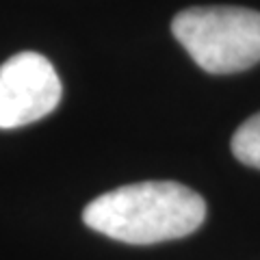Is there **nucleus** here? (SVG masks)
Segmentation results:
<instances>
[{
    "label": "nucleus",
    "instance_id": "obj_3",
    "mask_svg": "<svg viewBox=\"0 0 260 260\" xmlns=\"http://www.w3.org/2000/svg\"><path fill=\"white\" fill-rule=\"evenodd\" d=\"M63 87L44 54L20 52L0 65V130L20 128L56 109Z\"/></svg>",
    "mask_w": 260,
    "mask_h": 260
},
{
    "label": "nucleus",
    "instance_id": "obj_4",
    "mask_svg": "<svg viewBox=\"0 0 260 260\" xmlns=\"http://www.w3.org/2000/svg\"><path fill=\"white\" fill-rule=\"evenodd\" d=\"M232 154L239 162L260 169V113L251 115L232 137Z\"/></svg>",
    "mask_w": 260,
    "mask_h": 260
},
{
    "label": "nucleus",
    "instance_id": "obj_2",
    "mask_svg": "<svg viewBox=\"0 0 260 260\" xmlns=\"http://www.w3.org/2000/svg\"><path fill=\"white\" fill-rule=\"evenodd\" d=\"M172 32L208 74H234L260 61V13L243 7H193L174 18Z\"/></svg>",
    "mask_w": 260,
    "mask_h": 260
},
{
    "label": "nucleus",
    "instance_id": "obj_1",
    "mask_svg": "<svg viewBox=\"0 0 260 260\" xmlns=\"http://www.w3.org/2000/svg\"><path fill=\"white\" fill-rule=\"evenodd\" d=\"M204 219V198L169 180L119 186L89 202L83 210L85 225L128 245H152L189 237Z\"/></svg>",
    "mask_w": 260,
    "mask_h": 260
}]
</instances>
